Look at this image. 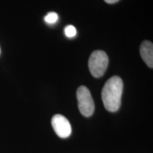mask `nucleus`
<instances>
[{
	"label": "nucleus",
	"mask_w": 153,
	"mask_h": 153,
	"mask_svg": "<svg viewBox=\"0 0 153 153\" xmlns=\"http://www.w3.org/2000/svg\"><path fill=\"white\" fill-rule=\"evenodd\" d=\"M123 82L120 77L114 76L107 81L101 91L104 107L110 112H116L121 104Z\"/></svg>",
	"instance_id": "obj_1"
},
{
	"label": "nucleus",
	"mask_w": 153,
	"mask_h": 153,
	"mask_svg": "<svg viewBox=\"0 0 153 153\" xmlns=\"http://www.w3.org/2000/svg\"><path fill=\"white\" fill-rule=\"evenodd\" d=\"M108 65V57L104 51H95L91 53L89 60V69L94 77L104 75Z\"/></svg>",
	"instance_id": "obj_2"
},
{
	"label": "nucleus",
	"mask_w": 153,
	"mask_h": 153,
	"mask_svg": "<svg viewBox=\"0 0 153 153\" xmlns=\"http://www.w3.org/2000/svg\"><path fill=\"white\" fill-rule=\"evenodd\" d=\"M76 98L80 113L85 117L91 116L94 112L95 106L89 89L85 86L79 87L76 91Z\"/></svg>",
	"instance_id": "obj_3"
},
{
	"label": "nucleus",
	"mask_w": 153,
	"mask_h": 153,
	"mask_svg": "<svg viewBox=\"0 0 153 153\" xmlns=\"http://www.w3.org/2000/svg\"><path fill=\"white\" fill-rule=\"evenodd\" d=\"M52 126L55 133L61 138H67L71 135V124L62 115L56 114L53 116Z\"/></svg>",
	"instance_id": "obj_4"
},
{
	"label": "nucleus",
	"mask_w": 153,
	"mask_h": 153,
	"mask_svg": "<svg viewBox=\"0 0 153 153\" xmlns=\"http://www.w3.org/2000/svg\"><path fill=\"white\" fill-rule=\"evenodd\" d=\"M140 55L149 68H153V45L150 41H143L140 45Z\"/></svg>",
	"instance_id": "obj_5"
},
{
	"label": "nucleus",
	"mask_w": 153,
	"mask_h": 153,
	"mask_svg": "<svg viewBox=\"0 0 153 153\" xmlns=\"http://www.w3.org/2000/svg\"><path fill=\"white\" fill-rule=\"evenodd\" d=\"M44 20L48 24H53L56 23L57 20H58V15H57V13L51 11V12H49L48 14H47L46 16L44 18Z\"/></svg>",
	"instance_id": "obj_6"
},
{
	"label": "nucleus",
	"mask_w": 153,
	"mask_h": 153,
	"mask_svg": "<svg viewBox=\"0 0 153 153\" xmlns=\"http://www.w3.org/2000/svg\"><path fill=\"white\" fill-rule=\"evenodd\" d=\"M65 34L68 38H73L76 35V30L72 25H68L65 28Z\"/></svg>",
	"instance_id": "obj_7"
},
{
	"label": "nucleus",
	"mask_w": 153,
	"mask_h": 153,
	"mask_svg": "<svg viewBox=\"0 0 153 153\" xmlns=\"http://www.w3.org/2000/svg\"><path fill=\"white\" fill-rule=\"evenodd\" d=\"M104 1L108 4H114L117 2V1H119V0H104Z\"/></svg>",
	"instance_id": "obj_8"
}]
</instances>
